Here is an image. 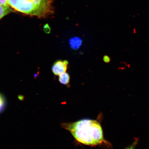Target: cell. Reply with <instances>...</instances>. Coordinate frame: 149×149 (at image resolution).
Masks as SVG:
<instances>
[{
	"mask_svg": "<svg viewBox=\"0 0 149 149\" xmlns=\"http://www.w3.org/2000/svg\"><path fill=\"white\" fill-rule=\"evenodd\" d=\"M70 47L74 50H77L81 47L82 44V40L79 37H74L69 40Z\"/></svg>",
	"mask_w": 149,
	"mask_h": 149,
	"instance_id": "277c9868",
	"label": "cell"
},
{
	"mask_svg": "<svg viewBox=\"0 0 149 149\" xmlns=\"http://www.w3.org/2000/svg\"><path fill=\"white\" fill-rule=\"evenodd\" d=\"M138 141L136 140L130 146L125 149H135L137 144Z\"/></svg>",
	"mask_w": 149,
	"mask_h": 149,
	"instance_id": "ba28073f",
	"label": "cell"
},
{
	"mask_svg": "<svg viewBox=\"0 0 149 149\" xmlns=\"http://www.w3.org/2000/svg\"><path fill=\"white\" fill-rule=\"evenodd\" d=\"M103 61L104 63H109L111 61V58L109 56L107 55H104L103 57Z\"/></svg>",
	"mask_w": 149,
	"mask_h": 149,
	"instance_id": "9c48e42d",
	"label": "cell"
},
{
	"mask_svg": "<svg viewBox=\"0 0 149 149\" xmlns=\"http://www.w3.org/2000/svg\"><path fill=\"white\" fill-rule=\"evenodd\" d=\"M58 80L59 82L62 84L68 85L70 83V74L66 72L61 74L59 75Z\"/></svg>",
	"mask_w": 149,
	"mask_h": 149,
	"instance_id": "5b68a950",
	"label": "cell"
},
{
	"mask_svg": "<svg viewBox=\"0 0 149 149\" xmlns=\"http://www.w3.org/2000/svg\"><path fill=\"white\" fill-rule=\"evenodd\" d=\"M15 10L38 18H45L53 15L52 0H7Z\"/></svg>",
	"mask_w": 149,
	"mask_h": 149,
	"instance_id": "7a4b0ae2",
	"label": "cell"
},
{
	"mask_svg": "<svg viewBox=\"0 0 149 149\" xmlns=\"http://www.w3.org/2000/svg\"><path fill=\"white\" fill-rule=\"evenodd\" d=\"M12 11L9 6L0 5V20L6 15L10 13Z\"/></svg>",
	"mask_w": 149,
	"mask_h": 149,
	"instance_id": "8992f818",
	"label": "cell"
},
{
	"mask_svg": "<svg viewBox=\"0 0 149 149\" xmlns=\"http://www.w3.org/2000/svg\"><path fill=\"white\" fill-rule=\"evenodd\" d=\"M44 31L45 32L47 33H51V28H50L49 26L48 25H46L45 26Z\"/></svg>",
	"mask_w": 149,
	"mask_h": 149,
	"instance_id": "30bf717a",
	"label": "cell"
},
{
	"mask_svg": "<svg viewBox=\"0 0 149 149\" xmlns=\"http://www.w3.org/2000/svg\"><path fill=\"white\" fill-rule=\"evenodd\" d=\"M64 62L65 63V64H66L67 65V66H68V65L69 64V62L67 60H64Z\"/></svg>",
	"mask_w": 149,
	"mask_h": 149,
	"instance_id": "7c38bea8",
	"label": "cell"
},
{
	"mask_svg": "<svg viewBox=\"0 0 149 149\" xmlns=\"http://www.w3.org/2000/svg\"><path fill=\"white\" fill-rule=\"evenodd\" d=\"M6 106L5 100L4 98L0 94V113L5 109Z\"/></svg>",
	"mask_w": 149,
	"mask_h": 149,
	"instance_id": "52a82bcc",
	"label": "cell"
},
{
	"mask_svg": "<svg viewBox=\"0 0 149 149\" xmlns=\"http://www.w3.org/2000/svg\"><path fill=\"white\" fill-rule=\"evenodd\" d=\"M61 126L81 144L92 146L110 145L104 139L101 125L97 120L83 119L74 122L64 123Z\"/></svg>",
	"mask_w": 149,
	"mask_h": 149,
	"instance_id": "6da1fadb",
	"label": "cell"
},
{
	"mask_svg": "<svg viewBox=\"0 0 149 149\" xmlns=\"http://www.w3.org/2000/svg\"><path fill=\"white\" fill-rule=\"evenodd\" d=\"M68 69V66L65 64L64 61H57L54 63L52 67V71L54 74L59 76L61 74L66 72Z\"/></svg>",
	"mask_w": 149,
	"mask_h": 149,
	"instance_id": "3957f363",
	"label": "cell"
},
{
	"mask_svg": "<svg viewBox=\"0 0 149 149\" xmlns=\"http://www.w3.org/2000/svg\"><path fill=\"white\" fill-rule=\"evenodd\" d=\"M0 5L9 6L7 0H0Z\"/></svg>",
	"mask_w": 149,
	"mask_h": 149,
	"instance_id": "8fae6325",
	"label": "cell"
}]
</instances>
